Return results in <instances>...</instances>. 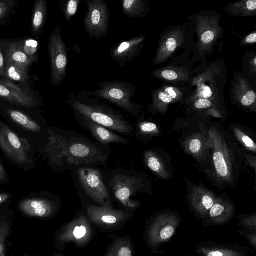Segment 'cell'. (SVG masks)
Segmentation results:
<instances>
[{
	"mask_svg": "<svg viewBox=\"0 0 256 256\" xmlns=\"http://www.w3.org/2000/svg\"><path fill=\"white\" fill-rule=\"evenodd\" d=\"M4 56L0 48V76H2L4 75Z\"/></svg>",
	"mask_w": 256,
	"mask_h": 256,
	"instance_id": "obj_41",
	"label": "cell"
},
{
	"mask_svg": "<svg viewBox=\"0 0 256 256\" xmlns=\"http://www.w3.org/2000/svg\"><path fill=\"white\" fill-rule=\"evenodd\" d=\"M138 180L125 174H117L111 180L112 192L116 198L126 208H136L138 202L130 200L136 190Z\"/></svg>",
	"mask_w": 256,
	"mask_h": 256,
	"instance_id": "obj_9",
	"label": "cell"
},
{
	"mask_svg": "<svg viewBox=\"0 0 256 256\" xmlns=\"http://www.w3.org/2000/svg\"><path fill=\"white\" fill-rule=\"evenodd\" d=\"M20 208L28 216L44 217L51 214L54 207L50 202L34 200L22 202L20 204Z\"/></svg>",
	"mask_w": 256,
	"mask_h": 256,
	"instance_id": "obj_12",
	"label": "cell"
},
{
	"mask_svg": "<svg viewBox=\"0 0 256 256\" xmlns=\"http://www.w3.org/2000/svg\"><path fill=\"white\" fill-rule=\"evenodd\" d=\"M80 0H68L60 1V4L66 20L70 22L76 14Z\"/></svg>",
	"mask_w": 256,
	"mask_h": 256,
	"instance_id": "obj_22",
	"label": "cell"
},
{
	"mask_svg": "<svg viewBox=\"0 0 256 256\" xmlns=\"http://www.w3.org/2000/svg\"><path fill=\"white\" fill-rule=\"evenodd\" d=\"M242 140L246 146L250 148H256L255 144H254V142L248 136H244L242 137Z\"/></svg>",
	"mask_w": 256,
	"mask_h": 256,
	"instance_id": "obj_40",
	"label": "cell"
},
{
	"mask_svg": "<svg viewBox=\"0 0 256 256\" xmlns=\"http://www.w3.org/2000/svg\"><path fill=\"white\" fill-rule=\"evenodd\" d=\"M148 167L154 172H158L160 168V164L158 158L153 156H146Z\"/></svg>",
	"mask_w": 256,
	"mask_h": 256,
	"instance_id": "obj_30",
	"label": "cell"
},
{
	"mask_svg": "<svg viewBox=\"0 0 256 256\" xmlns=\"http://www.w3.org/2000/svg\"><path fill=\"white\" fill-rule=\"evenodd\" d=\"M234 94L244 106H250L256 102V92L245 80H238L236 85Z\"/></svg>",
	"mask_w": 256,
	"mask_h": 256,
	"instance_id": "obj_18",
	"label": "cell"
},
{
	"mask_svg": "<svg viewBox=\"0 0 256 256\" xmlns=\"http://www.w3.org/2000/svg\"><path fill=\"white\" fill-rule=\"evenodd\" d=\"M195 106L198 109L208 108L212 105V102L208 99L200 98L195 102Z\"/></svg>",
	"mask_w": 256,
	"mask_h": 256,
	"instance_id": "obj_35",
	"label": "cell"
},
{
	"mask_svg": "<svg viewBox=\"0 0 256 256\" xmlns=\"http://www.w3.org/2000/svg\"><path fill=\"white\" fill-rule=\"evenodd\" d=\"M58 149V158L66 166L102 162L108 158L98 146L80 138L64 135L59 138Z\"/></svg>",
	"mask_w": 256,
	"mask_h": 256,
	"instance_id": "obj_2",
	"label": "cell"
},
{
	"mask_svg": "<svg viewBox=\"0 0 256 256\" xmlns=\"http://www.w3.org/2000/svg\"><path fill=\"white\" fill-rule=\"evenodd\" d=\"M152 76L170 82H180L188 80L189 75L184 68L170 66L151 72Z\"/></svg>",
	"mask_w": 256,
	"mask_h": 256,
	"instance_id": "obj_14",
	"label": "cell"
},
{
	"mask_svg": "<svg viewBox=\"0 0 256 256\" xmlns=\"http://www.w3.org/2000/svg\"><path fill=\"white\" fill-rule=\"evenodd\" d=\"M139 130L142 133H150L154 132L157 128L156 124L152 122H144L138 124Z\"/></svg>",
	"mask_w": 256,
	"mask_h": 256,
	"instance_id": "obj_31",
	"label": "cell"
},
{
	"mask_svg": "<svg viewBox=\"0 0 256 256\" xmlns=\"http://www.w3.org/2000/svg\"><path fill=\"white\" fill-rule=\"evenodd\" d=\"M201 252L204 256H243L238 252L227 249L202 248Z\"/></svg>",
	"mask_w": 256,
	"mask_h": 256,
	"instance_id": "obj_25",
	"label": "cell"
},
{
	"mask_svg": "<svg viewBox=\"0 0 256 256\" xmlns=\"http://www.w3.org/2000/svg\"><path fill=\"white\" fill-rule=\"evenodd\" d=\"M256 42V32H254L248 35L245 39L242 42L243 44H254Z\"/></svg>",
	"mask_w": 256,
	"mask_h": 256,
	"instance_id": "obj_39",
	"label": "cell"
},
{
	"mask_svg": "<svg viewBox=\"0 0 256 256\" xmlns=\"http://www.w3.org/2000/svg\"><path fill=\"white\" fill-rule=\"evenodd\" d=\"M8 138L10 142L14 148L19 149L20 148V142L15 134L12 132H10L8 134Z\"/></svg>",
	"mask_w": 256,
	"mask_h": 256,
	"instance_id": "obj_38",
	"label": "cell"
},
{
	"mask_svg": "<svg viewBox=\"0 0 256 256\" xmlns=\"http://www.w3.org/2000/svg\"><path fill=\"white\" fill-rule=\"evenodd\" d=\"M144 40L145 36L140 35L120 42L110 50V57L118 66L124 67L140 54Z\"/></svg>",
	"mask_w": 256,
	"mask_h": 256,
	"instance_id": "obj_7",
	"label": "cell"
},
{
	"mask_svg": "<svg viewBox=\"0 0 256 256\" xmlns=\"http://www.w3.org/2000/svg\"><path fill=\"white\" fill-rule=\"evenodd\" d=\"M116 256H132V252L129 247L122 246L116 250Z\"/></svg>",
	"mask_w": 256,
	"mask_h": 256,
	"instance_id": "obj_36",
	"label": "cell"
},
{
	"mask_svg": "<svg viewBox=\"0 0 256 256\" xmlns=\"http://www.w3.org/2000/svg\"><path fill=\"white\" fill-rule=\"evenodd\" d=\"M230 15L234 16H247L256 14V0H244L230 4L224 7Z\"/></svg>",
	"mask_w": 256,
	"mask_h": 256,
	"instance_id": "obj_15",
	"label": "cell"
},
{
	"mask_svg": "<svg viewBox=\"0 0 256 256\" xmlns=\"http://www.w3.org/2000/svg\"><path fill=\"white\" fill-rule=\"evenodd\" d=\"M162 89L169 94L174 100L180 98L182 94V92L177 88L172 86H164Z\"/></svg>",
	"mask_w": 256,
	"mask_h": 256,
	"instance_id": "obj_32",
	"label": "cell"
},
{
	"mask_svg": "<svg viewBox=\"0 0 256 256\" xmlns=\"http://www.w3.org/2000/svg\"><path fill=\"white\" fill-rule=\"evenodd\" d=\"M36 60V58L30 57L22 50L18 42L8 44L6 62H13L28 68Z\"/></svg>",
	"mask_w": 256,
	"mask_h": 256,
	"instance_id": "obj_13",
	"label": "cell"
},
{
	"mask_svg": "<svg viewBox=\"0 0 256 256\" xmlns=\"http://www.w3.org/2000/svg\"><path fill=\"white\" fill-rule=\"evenodd\" d=\"M122 12L130 18L145 16L149 12L148 4L142 0H124L122 1Z\"/></svg>",
	"mask_w": 256,
	"mask_h": 256,
	"instance_id": "obj_16",
	"label": "cell"
},
{
	"mask_svg": "<svg viewBox=\"0 0 256 256\" xmlns=\"http://www.w3.org/2000/svg\"><path fill=\"white\" fill-rule=\"evenodd\" d=\"M65 102L78 116L86 118L92 122L125 135L132 136L133 129L130 123L119 112L94 98L80 92L78 95L68 92Z\"/></svg>",
	"mask_w": 256,
	"mask_h": 256,
	"instance_id": "obj_1",
	"label": "cell"
},
{
	"mask_svg": "<svg viewBox=\"0 0 256 256\" xmlns=\"http://www.w3.org/2000/svg\"><path fill=\"white\" fill-rule=\"evenodd\" d=\"M135 86L131 83L120 80H104L99 84L94 92L81 90L87 96L103 99L124 110L130 115L137 117L142 107L133 102L136 93Z\"/></svg>",
	"mask_w": 256,
	"mask_h": 256,
	"instance_id": "obj_3",
	"label": "cell"
},
{
	"mask_svg": "<svg viewBox=\"0 0 256 256\" xmlns=\"http://www.w3.org/2000/svg\"><path fill=\"white\" fill-rule=\"evenodd\" d=\"M2 201V197L0 196V202Z\"/></svg>",
	"mask_w": 256,
	"mask_h": 256,
	"instance_id": "obj_44",
	"label": "cell"
},
{
	"mask_svg": "<svg viewBox=\"0 0 256 256\" xmlns=\"http://www.w3.org/2000/svg\"><path fill=\"white\" fill-rule=\"evenodd\" d=\"M22 50L30 57L35 58L34 54L37 52L38 42L34 40H28L18 42Z\"/></svg>",
	"mask_w": 256,
	"mask_h": 256,
	"instance_id": "obj_27",
	"label": "cell"
},
{
	"mask_svg": "<svg viewBox=\"0 0 256 256\" xmlns=\"http://www.w3.org/2000/svg\"><path fill=\"white\" fill-rule=\"evenodd\" d=\"M80 183L86 193L94 200L104 204L110 198L109 192L99 170L82 168L76 171Z\"/></svg>",
	"mask_w": 256,
	"mask_h": 256,
	"instance_id": "obj_6",
	"label": "cell"
},
{
	"mask_svg": "<svg viewBox=\"0 0 256 256\" xmlns=\"http://www.w3.org/2000/svg\"><path fill=\"white\" fill-rule=\"evenodd\" d=\"M48 52L50 66V78L52 84L59 86L66 78L68 48L63 40L58 25L50 36Z\"/></svg>",
	"mask_w": 256,
	"mask_h": 256,
	"instance_id": "obj_4",
	"label": "cell"
},
{
	"mask_svg": "<svg viewBox=\"0 0 256 256\" xmlns=\"http://www.w3.org/2000/svg\"><path fill=\"white\" fill-rule=\"evenodd\" d=\"M2 247L1 246V244L0 243V254L2 253Z\"/></svg>",
	"mask_w": 256,
	"mask_h": 256,
	"instance_id": "obj_43",
	"label": "cell"
},
{
	"mask_svg": "<svg viewBox=\"0 0 256 256\" xmlns=\"http://www.w3.org/2000/svg\"><path fill=\"white\" fill-rule=\"evenodd\" d=\"M242 225L246 227L249 228L250 230L256 229V216H250L244 218L242 222Z\"/></svg>",
	"mask_w": 256,
	"mask_h": 256,
	"instance_id": "obj_33",
	"label": "cell"
},
{
	"mask_svg": "<svg viewBox=\"0 0 256 256\" xmlns=\"http://www.w3.org/2000/svg\"><path fill=\"white\" fill-rule=\"evenodd\" d=\"M183 38V34L180 29L166 33L160 40L152 64L158 65L165 62L182 44Z\"/></svg>",
	"mask_w": 256,
	"mask_h": 256,
	"instance_id": "obj_10",
	"label": "cell"
},
{
	"mask_svg": "<svg viewBox=\"0 0 256 256\" xmlns=\"http://www.w3.org/2000/svg\"><path fill=\"white\" fill-rule=\"evenodd\" d=\"M247 238L250 242V244L256 248V233L254 234H250L247 236Z\"/></svg>",
	"mask_w": 256,
	"mask_h": 256,
	"instance_id": "obj_42",
	"label": "cell"
},
{
	"mask_svg": "<svg viewBox=\"0 0 256 256\" xmlns=\"http://www.w3.org/2000/svg\"><path fill=\"white\" fill-rule=\"evenodd\" d=\"M88 10L84 28L88 36L96 40L105 37L109 30L110 14L104 0H87Z\"/></svg>",
	"mask_w": 256,
	"mask_h": 256,
	"instance_id": "obj_5",
	"label": "cell"
},
{
	"mask_svg": "<svg viewBox=\"0 0 256 256\" xmlns=\"http://www.w3.org/2000/svg\"><path fill=\"white\" fill-rule=\"evenodd\" d=\"M27 68L16 63L6 62L4 66V75L8 79L25 82L28 80Z\"/></svg>",
	"mask_w": 256,
	"mask_h": 256,
	"instance_id": "obj_19",
	"label": "cell"
},
{
	"mask_svg": "<svg viewBox=\"0 0 256 256\" xmlns=\"http://www.w3.org/2000/svg\"><path fill=\"white\" fill-rule=\"evenodd\" d=\"M47 9L46 0L36 2L32 21V30L34 34H38L43 28L46 18Z\"/></svg>",
	"mask_w": 256,
	"mask_h": 256,
	"instance_id": "obj_17",
	"label": "cell"
},
{
	"mask_svg": "<svg viewBox=\"0 0 256 256\" xmlns=\"http://www.w3.org/2000/svg\"><path fill=\"white\" fill-rule=\"evenodd\" d=\"M215 168L218 174L222 177L228 174V168L223 155L219 152H216L213 156Z\"/></svg>",
	"mask_w": 256,
	"mask_h": 256,
	"instance_id": "obj_26",
	"label": "cell"
},
{
	"mask_svg": "<svg viewBox=\"0 0 256 256\" xmlns=\"http://www.w3.org/2000/svg\"><path fill=\"white\" fill-rule=\"evenodd\" d=\"M189 148L194 154L198 152L201 148V142L198 138H194L190 144Z\"/></svg>",
	"mask_w": 256,
	"mask_h": 256,
	"instance_id": "obj_37",
	"label": "cell"
},
{
	"mask_svg": "<svg viewBox=\"0 0 256 256\" xmlns=\"http://www.w3.org/2000/svg\"><path fill=\"white\" fill-rule=\"evenodd\" d=\"M81 118L93 136L102 144L107 145L114 143L128 144L130 143L128 140L114 133L106 128L99 125L86 118L82 117H81Z\"/></svg>",
	"mask_w": 256,
	"mask_h": 256,
	"instance_id": "obj_11",
	"label": "cell"
},
{
	"mask_svg": "<svg viewBox=\"0 0 256 256\" xmlns=\"http://www.w3.org/2000/svg\"><path fill=\"white\" fill-rule=\"evenodd\" d=\"M0 84H4L10 90L13 96L18 104L24 106H29L35 102L36 100L34 98L22 91L10 80L0 79Z\"/></svg>",
	"mask_w": 256,
	"mask_h": 256,
	"instance_id": "obj_21",
	"label": "cell"
},
{
	"mask_svg": "<svg viewBox=\"0 0 256 256\" xmlns=\"http://www.w3.org/2000/svg\"><path fill=\"white\" fill-rule=\"evenodd\" d=\"M10 116L14 121L30 130L38 131L40 129L36 123L30 120L28 117L20 112L11 110Z\"/></svg>",
	"mask_w": 256,
	"mask_h": 256,
	"instance_id": "obj_23",
	"label": "cell"
},
{
	"mask_svg": "<svg viewBox=\"0 0 256 256\" xmlns=\"http://www.w3.org/2000/svg\"><path fill=\"white\" fill-rule=\"evenodd\" d=\"M14 5L13 0H0V20L6 16Z\"/></svg>",
	"mask_w": 256,
	"mask_h": 256,
	"instance_id": "obj_28",
	"label": "cell"
},
{
	"mask_svg": "<svg viewBox=\"0 0 256 256\" xmlns=\"http://www.w3.org/2000/svg\"><path fill=\"white\" fill-rule=\"evenodd\" d=\"M87 232L86 226H76L73 230V235L76 239H80L84 237Z\"/></svg>",
	"mask_w": 256,
	"mask_h": 256,
	"instance_id": "obj_34",
	"label": "cell"
},
{
	"mask_svg": "<svg viewBox=\"0 0 256 256\" xmlns=\"http://www.w3.org/2000/svg\"><path fill=\"white\" fill-rule=\"evenodd\" d=\"M202 32L200 36V44L203 46L212 44L216 38V29L212 28V25H208L205 26L204 29H202Z\"/></svg>",
	"mask_w": 256,
	"mask_h": 256,
	"instance_id": "obj_24",
	"label": "cell"
},
{
	"mask_svg": "<svg viewBox=\"0 0 256 256\" xmlns=\"http://www.w3.org/2000/svg\"><path fill=\"white\" fill-rule=\"evenodd\" d=\"M0 97L18 104L16 100L13 96L10 90L2 84H0Z\"/></svg>",
	"mask_w": 256,
	"mask_h": 256,
	"instance_id": "obj_29",
	"label": "cell"
},
{
	"mask_svg": "<svg viewBox=\"0 0 256 256\" xmlns=\"http://www.w3.org/2000/svg\"><path fill=\"white\" fill-rule=\"evenodd\" d=\"M179 223V219L172 214H166L158 216L149 230L150 244L156 246L168 241L174 236Z\"/></svg>",
	"mask_w": 256,
	"mask_h": 256,
	"instance_id": "obj_8",
	"label": "cell"
},
{
	"mask_svg": "<svg viewBox=\"0 0 256 256\" xmlns=\"http://www.w3.org/2000/svg\"><path fill=\"white\" fill-rule=\"evenodd\" d=\"M209 212L210 220L216 224L225 222L230 219L232 216L231 208L219 203L214 204Z\"/></svg>",
	"mask_w": 256,
	"mask_h": 256,
	"instance_id": "obj_20",
	"label": "cell"
}]
</instances>
